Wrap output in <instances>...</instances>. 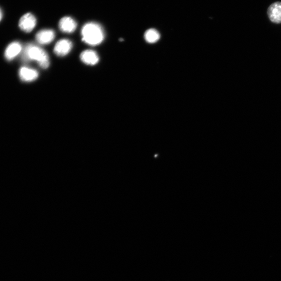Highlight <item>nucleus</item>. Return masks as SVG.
I'll return each mask as SVG.
<instances>
[{"mask_svg":"<svg viewBox=\"0 0 281 281\" xmlns=\"http://www.w3.org/2000/svg\"><path fill=\"white\" fill-rule=\"evenodd\" d=\"M22 59L25 62L36 61L40 67L43 69H47L50 65L47 53L43 48L33 44L28 45L25 47Z\"/></svg>","mask_w":281,"mask_h":281,"instance_id":"f257e3e1","label":"nucleus"},{"mask_svg":"<svg viewBox=\"0 0 281 281\" xmlns=\"http://www.w3.org/2000/svg\"><path fill=\"white\" fill-rule=\"evenodd\" d=\"M82 41L90 46H97L102 43L104 39V33L100 25L89 23L84 25L82 29Z\"/></svg>","mask_w":281,"mask_h":281,"instance_id":"f03ea898","label":"nucleus"},{"mask_svg":"<svg viewBox=\"0 0 281 281\" xmlns=\"http://www.w3.org/2000/svg\"><path fill=\"white\" fill-rule=\"evenodd\" d=\"M36 24V17L31 13H27L20 19L19 27L23 31L30 32L33 30Z\"/></svg>","mask_w":281,"mask_h":281,"instance_id":"7ed1b4c3","label":"nucleus"},{"mask_svg":"<svg viewBox=\"0 0 281 281\" xmlns=\"http://www.w3.org/2000/svg\"><path fill=\"white\" fill-rule=\"evenodd\" d=\"M73 47L72 42L68 40L62 39L59 41L55 46L54 51L59 56L67 55Z\"/></svg>","mask_w":281,"mask_h":281,"instance_id":"20e7f679","label":"nucleus"},{"mask_svg":"<svg viewBox=\"0 0 281 281\" xmlns=\"http://www.w3.org/2000/svg\"><path fill=\"white\" fill-rule=\"evenodd\" d=\"M23 50L22 45L19 42L15 41L12 42L8 47H6L4 56L5 59L9 61L13 60Z\"/></svg>","mask_w":281,"mask_h":281,"instance_id":"39448f33","label":"nucleus"},{"mask_svg":"<svg viewBox=\"0 0 281 281\" xmlns=\"http://www.w3.org/2000/svg\"><path fill=\"white\" fill-rule=\"evenodd\" d=\"M19 76L23 81L31 82L38 78L39 74L36 70L24 66L19 69Z\"/></svg>","mask_w":281,"mask_h":281,"instance_id":"423d86ee","label":"nucleus"},{"mask_svg":"<svg viewBox=\"0 0 281 281\" xmlns=\"http://www.w3.org/2000/svg\"><path fill=\"white\" fill-rule=\"evenodd\" d=\"M55 32L51 30H44L39 31L36 34V39L39 44H50L55 38Z\"/></svg>","mask_w":281,"mask_h":281,"instance_id":"0eeeda50","label":"nucleus"},{"mask_svg":"<svg viewBox=\"0 0 281 281\" xmlns=\"http://www.w3.org/2000/svg\"><path fill=\"white\" fill-rule=\"evenodd\" d=\"M268 16L271 22L281 23V2H275L271 4L268 11Z\"/></svg>","mask_w":281,"mask_h":281,"instance_id":"6e6552de","label":"nucleus"},{"mask_svg":"<svg viewBox=\"0 0 281 281\" xmlns=\"http://www.w3.org/2000/svg\"><path fill=\"white\" fill-rule=\"evenodd\" d=\"M59 27L62 32L72 33L76 30L77 23L72 18L64 17L61 19L59 23Z\"/></svg>","mask_w":281,"mask_h":281,"instance_id":"1a4fd4ad","label":"nucleus"},{"mask_svg":"<svg viewBox=\"0 0 281 281\" xmlns=\"http://www.w3.org/2000/svg\"><path fill=\"white\" fill-rule=\"evenodd\" d=\"M80 59L84 64L90 65H94L99 61L98 55L93 50H86L82 52L80 55Z\"/></svg>","mask_w":281,"mask_h":281,"instance_id":"9d476101","label":"nucleus"},{"mask_svg":"<svg viewBox=\"0 0 281 281\" xmlns=\"http://www.w3.org/2000/svg\"><path fill=\"white\" fill-rule=\"evenodd\" d=\"M145 40L150 44L156 43L160 38V34L155 29L147 30L144 34Z\"/></svg>","mask_w":281,"mask_h":281,"instance_id":"9b49d317","label":"nucleus"},{"mask_svg":"<svg viewBox=\"0 0 281 281\" xmlns=\"http://www.w3.org/2000/svg\"><path fill=\"white\" fill-rule=\"evenodd\" d=\"M2 17H3V14H2V12L1 9H0V22H1V20L2 19Z\"/></svg>","mask_w":281,"mask_h":281,"instance_id":"f8f14e48","label":"nucleus"}]
</instances>
